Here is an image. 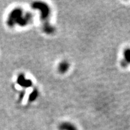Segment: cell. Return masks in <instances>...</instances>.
Segmentation results:
<instances>
[{"label":"cell","instance_id":"cell-1","mask_svg":"<svg viewBox=\"0 0 130 130\" xmlns=\"http://www.w3.org/2000/svg\"><path fill=\"white\" fill-rule=\"evenodd\" d=\"M124 58L121 62V65L123 67H126L130 63V48H127L123 52Z\"/></svg>","mask_w":130,"mask_h":130},{"label":"cell","instance_id":"cell-2","mask_svg":"<svg viewBox=\"0 0 130 130\" xmlns=\"http://www.w3.org/2000/svg\"><path fill=\"white\" fill-rule=\"evenodd\" d=\"M59 130H78V129L74 125L69 122L61 123L58 126Z\"/></svg>","mask_w":130,"mask_h":130},{"label":"cell","instance_id":"cell-3","mask_svg":"<svg viewBox=\"0 0 130 130\" xmlns=\"http://www.w3.org/2000/svg\"><path fill=\"white\" fill-rule=\"evenodd\" d=\"M69 69V64L66 61H63L58 66V70L60 72H66Z\"/></svg>","mask_w":130,"mask_h":130}]
</instances>
